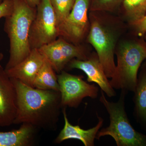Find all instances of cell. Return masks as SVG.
Masks as SVG:
<instances>
[{
	"label": "cell",
	"mask_w": 146,
	"mask_h": 146,
	"mask_svg": "<svg viewBox=\"0 0 146 146\" xmlns=\"http://www.w3.org/2000/svg\"><path fill=\"white\" fill-rule=\"evenodd\" d=\"M124 0H91V11H113L123 3Z\"/></svg>",
	"instance_id": "19"
},
{
	"label": "cell",
	"mask_w": 146,
	"mask_h": 146,
	"mask_svg": "<svg viewBox=\"0 0 146 146\" xmlns=\"http://www.w3.org/2000/svg\"><path fill=\"white\" fill-rule=\"evenodd\" d=\"M50 1L56 17L58 29L70 13L76 0H50Z\"/></svg>",
	"instance_id": "18"
},
{
	"label": "cell",
	"mask_w": 146,
	"mask_h": 146,
	"mask_svg": "<svg viewBox=\"0 0 146 146\" xmlns=\"http://www.w3.org/2000/svg\"><path fill=\"white\" fill-rule=\"evenodd\" d=\"M12 13L5 18L4 30L10 42L9 57L6 65L8 70L23 61L31 50L29 43L31 28L36 9L25 0H13Z\"/></svg>",
	"instance_id": "2"
},
{
	"label": "cell",
	"mask_w": 146,
	"mask_h": 146,
	"mask_svg": "<svg viewBox=\"0 0 146 146\" xmlns=\"http://www.w3.org/2000/svg\"><path fill=\"white\" fill-rule=\"evenodd\" d=\"M133 93V116L142 129L146 131V68L138 76Z\"/></svg>",
	"instance_id": "15"
},
{
	"label": "cell",
	"mask_w": 146,
	"mask_h": 146,
	"mask_svg": "<svg viewBox=\"0 0 146 146\" xmlns=\"http://www.w3.org/2000/svg\"><path fill=\"white\" fill-rule=\"evenodd\" d=\"M13 0H4L0 4V19L10 15L13 10Z\"/></svg>",
	"instance_id": "20"
},
{
	"label": "cell",
	"mask_w": 146,
	"mask_h": 146,
	"mask_svg": "<svg viewBox=\"0 0 146 146\" xmlns=\"http://www.w3.org/2000/svg\"><path fill=\"white\" fill-rule=\"evenodd\" d=\"M57 79L62 108H77L84 98L95 99L98 96V87L95 84L84 81L83 76L74 75L63 70L58 75Z\"/></svg>",
	"instance_id": "7"
},
{
	"label": "cell",
	"mask_w": 146,
	"mask_h": 146,
	"mask_svg": "<svg viewBox=\"0 0 146 146\" xmlns=\"http://www.w3.org/2000/svg\"><path fill=\"white\" fill-rule=\"evenodd\" d=\"M145 35H146V33H145Z\"/></svg>",
	"instance_id": "25"
},
{
	"label": "cell",
	"mask_w": 146,
	"mask_h": 146,
	"mask_svg": "<svg viewBox=\"0 0 146 146\" xmlns=\"http://www.w3.org/2000/svg\"><path fill=\"white\" fill-rule=\"evenodd\" d=\"M56 72L50 63L45 58L44 62L35 80L33 87L42 90L60 91Z\"/></svg>",
	"instance_id": "16"
},
{
	"label": "cell",
	"mask_w": 146,
	"mask_h": 146,
	"mask_svg": "<svg viewBox=\"0 0 146 146\" xmlns=\"http://www.w3.org/2000/svg\"><path fill=\"white\" fill-rule=\"evenodd\" d=\"M4 57V55L2 53L0 52V63L3 60Z\"/></svg>",
	"instance_id": "23"
},
{
	"label": "cell",
	"mask_w": 146,
	"mask_h": 146,
	"mask_svg": "<svg viewBox=\"0 0 146 146\" xmlns=\"http://www.w3.org/2000/svg\"><path fill=\"white\" fill-rule=\"evenodd\" d=\"M122 4L127 18L133 25L146 15V0H124Z\"/></svg>",
	"instance_id": "17"
},
{
	"label": "cell",
	"mask_w": 146,
	"mask_h": 146,
	"mask_svg": "<svg viewBox=\"0 0 146 146\" xmlns=\"http://www.w3.org/2000/svg\"><path fill=\"white\" fill-rule=\"evenodd\" d=\"M3 1H4V0H0V4H1V3Z\"/></svg>",
	"instance_id": "24"
},
{
	"label": "cell",
	"mask_w": 146,
	"mask_h": 146,
	"mask_svg": "<svg viewBox=\"0 0 146 146\" xmlns=\"http://www.w3.org/2000/svg\"><path fill=\"white\" fill-rule=\"evenodd\" d=\"M16 110L15 86L5 69L0 65V127L13 124Z\"/></svg>",
	"instance_id": "11"
},
{
	"label": "cell",
	"mask_w": 146,
	"mask_h": 146,
	"mask_svg": "<svg viewBox=\"0 0 146 146\" xmlns=\"http://www.w3.org/2000/svg\"><path fill=\"white\" fill-rule=\"evenodd\" d=\"M39 50L58 74L73 59L85 60L90 56L82 47L70 44L63 37L42 46Z\"/></svg>",
	"instance_id": "8"
},
{
	"label": "cell",
	"mask_w": 146,
	"mask_h": 146,
	"mask_svg": "<svg viewBox=\"0 0 146 146\" xmlns=\"http://www.w3.org/2000/svg\"><path fill=\"white\" fill-rule=\"evenodd\" d=\"M67 67L70 69H77L83 71L87 76V81L97 84L109 98L116 96V91L111 86L97 54L89 56L85 60L73 59Z\"/></svg>",
	"instance_id": "10"
},
{
	"label": "cell",
	"mask_w": 146,
	"mask_h": 146,
	"mask_svg": "<svg viewBox=\"0 0 146 146\" xmlns=\"http://www.w3.org/2000/svg\"><path fill=\"white\" fill-rule=\"evenodd\" d=\"M87 41L95 49L108 78H111L116 68L114 54L115 39L112 32L98 19L91 21Z\"/></svg>",
	"instance_id": "6"
},
{
	"label": "cell",
	"mask_w": 146,
	"mask_h": 146,
	"mask_svg": "<svg viewBox=\"0 0 146 146\" xmlns=\"http://www.w3.org/2000/svg\"><path fill=\"white\" fill-rule=\"evenodd\" d=\"M45 60L39 49L33 48L23 61L5 70L10 78L16 79L28 86L33 87L36 75Z\"/></svg>",
	"instance_id": "12"
},
{
	"label": "cell",
	"mask_w": 146,
	"mask_h": 146,
	"mask_svg": "<svg viewBox=\"0 0 146 146\" xmlns=\"http://www.w3.org/2000/svg\"><path fill=\"white\" fill-rule=\"evenodd\" d=\"M127 91L121 90L119 100L110 102L101 90L100 101L109 116L110 124L98 132L96 139L110 136L117 146H146V135L138 132L131 124L125 111V99Z\"/></svg>",
	"instance_id": "3"
},
{
	"label": "cell",
	"mask_w": 146,
	"mask_h": 146,
	"mask_svg": "<svg viewBox=\"0 0 146 146\" xmlns=\"http://www.w3.org/2000/svg\"><path fill=\"white\" fill-rule=\"evenodd\" d=\"M10 78L16 93L17 110L13 124L26 123L38 129L56 130L62 108L60 91L37 89Z\"/></svg>",
	"instance_id": "1"
},
{
	"label": "cell",
	"mask_w": 146,
	"mask_h": 146,
	"mask_svg": "<svg viewBox=\"0 0 146 146\" xmlns=\"http://www.w3.org/2000/svg\"><path fill=\"white\" fill-rule=\"evenodd\" d=\"M66 108H63L62 110L64 120V127L56 138L55 143L59 144L67 140L76 139L82 142L85 146H95V140L96 139L97 134L103 124V118L99 116L97 113L98 119V124L94 127L85 130L78 125H74L70 123L66 113Z\"/></svg>",
	"instance_id": "13"
},
{
	"label": "cell",
	"mask_w": 146,
	"mask_h": 146,
	"mask_svg": "<svg viewBox=\"0 0 146 146\" xmlns=\"http://www.w3.org/2000/svg\"><path fill=\"white\" fill-rule=\"evenodd\" d=\"M116 53L117 63L110 84L114 89L133 92L138 70L146 59V45L137 41L125 42Z\"/></svg>",
	"instance_id": "4"
},
{
	"label": "cell",
	"mask_w": 146,
	"mask_h": 146,
	"mask_svg": "<svg viewBox=\"0 0 146 146\" xmlns=\"http://www.w3.org/2000/svg\"><path fill=\"white\" fill-rule=\"evenodd\" d=\"M90 0H76L70 13L58 28L59 36L76 44L89 29L88 11Z\"/></svg>",
	"instance_id": "9"
},
{
	"label": "cell",
	"mask_w": 146,
	"mask_h": 146,
	"mask_svg": "<svg viewBox=\"0 0 146 146\" xmlns=\"http://www.w3.org/2000/svg\"><path fill=\"white\" fill-rule=\"evenodd\" d=\"M29 5L32 7L35 8L37 7V6L40 3L41 0H25Z\"/></svg>",
	"instance_id": "22"
},
{
	"label": "cell",
	"mask_w": 146,
	"mask_h": 146,
	"mask_svg": "<svg viewBox=\"0 0 146 146\" xmlns=\"http://www.w3.org/2000/svg\"><path fill=\"white\" fill-rule=\"evenodd\" d=\"M58 36L56 17L50 0H41L30 31L31 48L39 49Z\"/></svg>",
	"instance_id": "5"
},
{
	"label": "cell",
	"mask_w": 146,
	"mask_h": 146,
	"mask_svg": "<svg viewBox=\"0 0 146 146\" xmlns=\"http://www.w3.org/2000/svg\"><path fill=\"white\" fill-rule=\"evenodd\" d=\"M21 124L18 129L0 131V146H30L34 144L38 129L30 124Z\"/></svg>",
	"instance_id": "14"
},
{
	"label": "cell",
	"mask_w": 146,
	"mask_h": 146,
	"mask_svg": "<svg viewBox=\"0 0 146 146\" xmlns=\"http://www.w3.org/2000/svg\"><path fill=\"white\" fill-rule=\"evenodd\" d=\"M134 26L136 27L138 36H141L145 35L146 33V15Z\"/></svg>",
	"instance_id": "21"
}]
</instances>
